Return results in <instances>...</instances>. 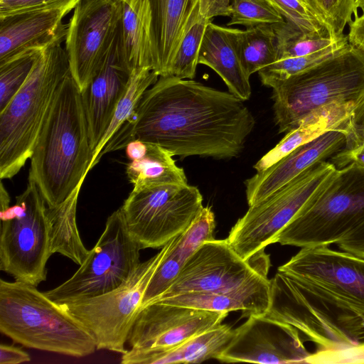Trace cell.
<instances>
[{"mask_svg": "<svg viewBox=\"0 0 364 364\" xmlns=\"http://www.w3.org/2000/svg\"><path fill=\"white\" fill-rule=\"evenodd\" d=\"M255 126L244 101L193 79L159 76L102 156L134 140L158 145L173 156H237Z\"/></svg>", "mask_w": 364, "mask_h": 364, "instance_id": "6da1fadb", "label": "cell"}, {"mask_svg": "<svg viewBox=\"0 0 364 364\" xmlns=\"http://www.w3.org/2000/svg\"><path fill=\"white\" fill-rule=\"evenodd\" d=\"M92 159L81 91L71 73L62 83L30 158L28 178L48 208L82 186Z\"/></svg>", "mask_w": 364, "mask_h": 364, "instance_id": "7a4b0ae2", "label": "cell"}, {"mask_svg": "<svg viewBox=\"0 0 364 364\" xmlns=\"http://www.w3.org/2000/svg\"><path fill=\"white\" fill-rule=\"evenodd\" d=\"M58 40L37 58L27 80L0 112V178L15 176L31 158L57 93L71 73Z\"/></svg>", "mask_w": 364, "mask_h": 364, "instance_id": "3957f363", "label": "cell"}, {"mask_svg": "<svg viewBox=\"0 0 364 364\" xmlns=\"http://www.w3.org/2000/svg\"><path fill=\"white\" fill-rule=\"evenodd\" d=\"M0 331L27 348L73 357L97 350L90 333L36 287L0 279Z\"/></svg>", "mask_w": 364, "mask_h": 364, "instance_id": "277c9868", "label": "cell"}, {"mask_svg": "<svg viewBox=\"0 0 364 364\" xmlns=\"http://www.w3.org/2000/svg\"><path fill=\"white\" fill-rule=\"evenodd\" d=\"M268 87L279 133L296 128L310 113L333 102L364 105V53L350 44L336 55Z\"/></svg>", "mask_w": 364, "mask_h": 364, "instance_id": "5b68a950", "label": "cell"}, {"mask_svg": "<svg viewBox=\"0 0 364 364\" xmlns=\"http://www.w3.org/2000/svg\"><path fill=\"white\" fill-rule=\"evenodd\" d=\"M270 287L266 315L295 328L316 345L315 353L341 352L364 344V316L315 296L279 271L270 280Z\"/></svg>", "mask_w": 364, "mask_h": 364, "instance_id": "8992f818", "label": "cell"}, {"mask_svg": "<svg viewBox=\"0 0 364 364\" xmlns=\"http://www.w3.org/2000/svg\"><path fill=\"white\" fill-rule=\"evenodd\" d=\"M364 223V168H337L331 181L283 229L275 242L299 247L336 244Z\"/></svg>", "mask_w": 364, "mask_h": 364, "instance_id": "52a82bcc", "label": "cell"}, {"mask_svg": "<svg viewBox=\"0 0 364 364\" xmlns=\"http://www.w3.org/2000/svg\"><path fill=\"white\" fill-rule=\"evenodd\" d=\"M36 183L10 203L0 204V269L15 280L37 287L47 279L50 250L48 206Z\"/></svg>", "mask_w": 364, "mask_h": 364, "instance_id": "ba28073f", "label": "cell"}, {"mask_svg": "<svg viewBox=\"0 0 364 364\" xmlns=\"http://www.w3.org/2000/svg\"><path fill=\"white\" fill-rule=\"evenodd\" d=\"M336 171L328 160L318 161L267 198L249 206L232 228L227 238L230 245L242 259H248L274 243L283 229L331 181Z\"/></svg>", "mask_w": 364, "mask_h": 364, "instance_id": "9c48e42d", "label": "cell"}, {"mask_svg": "<svg viewBox=\"0 0 364 364\" xmlns=\"http://www.w3.org/2000/svg\"><path fill=\"white\" fill-rule=\"evenodd\" d=\"M171 240L149 259L141 262L120 286L106 294L60 304L92 336L97 350L124 353L131 328L147 286L168 252Z\"/></svg>", "mask_w": 364, "mask_h": 364, "instance_id": "30bf717a", "label": "cell"}, {"mask_svg": "<svg viewBox=\"0 0 364 364\" xmlns=\"http://www.w3.org/2000/svg\"><path fill=\"white\" fill-rule=\"evenodd\" d=\"M141 250L129 234L119 208L107 218L104 231L78 269L63 284L44 293L60 304L109 292L139 264Z\"/></svg>", "mask_w": 364, "mask_h": 364, "instance_id": "8fae6325", "label": "cell"}, {"mask_svg": "<svg viewBox=\"0 0 364 364\" xmlns=\"http://www.w3.org/2000/svg\"><path fill=\"white\" fill-rule=\"evenodd\" d=\"M203 208L199 189L186 183L132 189L120 209L129 234L145 249L163 247L183 232Z\"/></svg>", "mask_w": 364, "mask_h": 364, "instance_id": "7c38bea8", "label": "cell"}, {"mask_svg": "<svg viewBox=\"0 0 364 364\" xmlns=\"http://www.w3.org/2000/svg\"><path fill=\"white\" fill-rule=\"evenodd\" d=\"M278 271L305 289L364 316V259L329 246L302 247Z\"/></svg>", "mask_w": 364, "mask_h": 364, "instance_id": "4fadbf2b", "label": "cell"}, {"mask_svg": "<svg viewBox=\"0 0 364 364\" xmlns=\"http://www.w3.org/2000/svg\"><path fill=\"white\" fill-rule=\"evenodd\" d=\"M269 266V257L264 250L244 259L232 247L228 239L205 241L159 299L189 292L214 293L230 290L258 274L267 275Z\"/></svg>", "mask_w": 364, "mask_h": 364, "instance_id": "5bb4252c", "label": "cell"}, {"mask_svg": "<svg viewBox=\"0 0 364 364\" xmlns=\"http://www.w3.org/2000/svg\"><path fill=\"white\" fill-rule=\"evenodd\" d=\"M122 17L119 0H81L74 9L65 49L80 91L89 84L120 32Z\"/></svg>", "mask_w": 364, "mask_h": 364, "instance_id": "9a60e30c", "label": "cell"}, {"mask_svg": "<svg viewBox=\"0 0 364 364\" xmlns=\"http://www.w3.org/2000/svg\"><path fill=\"white\" fill-rule=\"evenodd\" d=\"M311 355L295 328L266 314H252L234 330L230 342L216 360L224 363H306Z\"/></svg>", "mask_w": 364, "mask_h": 364, "instance_id": "2e32d148", "label": "cell"}, {"mask_svg": "<svg viewBox=\"0 0 364 364\" xmlns=\"http://www.w3.org/2000/svg\"><path fill=\"white\" fill-rule=\"evenodd\" d=\"M228 314L154 301L138 312L127 343L144 350L173 348L221 323Z\"/></svg>", "mask_w": 364, "mask_h": 364, "instance_id": "e0dca14e", "label": "cell"}, {"mask_svg": "<svg viewBox=\"0 0 364 364\" xmlns=\"http://www.w3.org/2000/svg\"><path fill=\"white\" fill-rule=\"evenodd\" d=\"M132 72L124 54L120 31L100 68L81 91L92 154L127 88Z\"/></svg>", "mask_w": 364, "mask_h": 364, "instance_id": "ac0fdd59", "label": "cell"}, {"mask_svg": "<svg viewBox=\"0 0 364 364\" xmlns=\"http://www.w3.org/2000/svg\"><path fill=\"white\" fill-rule=\"evenodd\" d=\"M353 132H326L299 146L266 170L257 171L245 181L248 205L267 198L311 165L329 160L346 146Z\"/></svg>", "mask_w": 364, "mask_h": 364, "instance_id": "d6986e66", "label": "cell"}, {"mask_svg": "<svg viewBox=\"0 0 364 364\" xmlns=\"http://www.w3.org/2000/svg\"><path fill=\"white\" fill-rule=\"evenodd\" d=\"M68 14L60 9L32 10L0 18V63L32 48L44 49L65 40Z\"/></svg>", "mask_w": 364, "mask_h": 364, "instance_id": "ffe728a7", "label": "cell"}, {"mask_svg": "<svg viewBox=\"0 0 364 364\" xmlns=\"http://www.w3.org/2000/svg\"><path fill=\"white\" fill-rule=\"evenodd\" d=\"M237 28L208 25L198 53V63L213 70L230 92L243 101L250 99L252 89L243 68L238 46Z\"/></svg>", "mask_w": 364, "mask_h": 364, "instance_id": "44dd1931", "label": "cell"}, {"mask_svg": "<svg viewBox=\"0 0 364 364\" xmlns=\"http://www.w3.org/2000/svg\"><path fill=\"white\" fill-rule=\"evenodd\" d=\"M270 280L258 274L242 285L214 293L189 292L160 298L166 304L229 313L240 310L243 316L266 314L270 306Z\"/></svg>", "mask_w": 364, "mask_h": 364, "instance_id": "7402d4cb", "label": "cell"}, {"mask_svg": "<svg viewBox=\"0 0 364 364\" xmlns=\"http://www.w3.org/2000/svg\"><path fill=\"white\" fill-rule=\"evenodd\" d=\"M215 227V215L211 207H203L189 226L172 239L168 252L147 286L141 309L158 299L173 282L199 247L204 242L214 239Z\"/></svg>", "mask_w": 364, "mask_h": 364, "instance_id": "603a6c76", "label": "cell"}, {"mask_svg": "<svg viewBox=\"0 0 364 364\" xmlns=\"http://www.w3.org/2000/svg\"><path fill=\"white\" fill-rule=\"evenodd\" d=\"M234 330L218 324L170 348L144 350L131 348L122 354L123 364L199 363L216 358L230 342Z\"/></svg>", "mask_w": 364, "mask_h": 364, "instance_id": "cb8c5ba5", "label": "cell"}, {"mask_svg": "<svg viewBox=\"0 0 364 364\" xmlns=\"http://www.w3.org/2000/svg\"><path fill=\"white\" fill-rule=\"evenodd\" d=\"M122 6V44L133 70L148 68L159 76V58L150 0H119Z\"/></svg>", "mask_w": 364, "mask_h": 364, "instance_id": "d4e9b609", "label": "cell"}, {"mask_svg": "<svg viewBox=\"0 0 364 364\" xmlns=\"http://www.w3.org/2000/svg\"><path fill=\"white\" fill-rule=\"evenodd\" d=\"M124 149L129 159L126 173L133 189L188 183L184 170L176 164L173 156L164 148L134 140Z\"/></svg>", "mask_w": 364, "mask_h": 364, "instance_id": "484cf974", "label": "cell"}, {"mask_svg": "<svg viewBox=\"0 0 364 364\" xmlns=\"http://www.w3.org/2000/svg\"><path fill=\"white\" fill-rule=\"evenodd\" d=\"M200 0H150L159 58V76H169L172 63Z\"/></svg>", "mask_w": 364, "mask_h": 364, "instance_id": "4316f807", "label": "cell"}, {"mask_svg": "<svg viewBox=\"0 0 364 364\" xmlns=\"http://www.w3.org/2000/svg\"><path fill=\"white\" fill-rule=\"evenodd\" d=\"M231 0H200L197 13L191 20L173 58L170 75L193 79L200 47L208 25L214 17L230 16Z\"/></svg>", "mask_w": 364, "mask_h": 364, "instance_id": "83f0119b", "label": "cell"}, {"mask_svg": "<svg viewBox=\"0 0 364 364\" xmlns=\"http://www.w3.org/2000/svg\"><path fill=\"white\" fill-rule=\"evenodd\" d=\"M81 186L62 203L48 208L50 250L59 253L78 265L87 257L90 250L84 245L76 223L77 203Z\"/></svg>", "mask_w": 364, "mask_h": 364, "instance_id": "f1b7e54d", "label": "cell"}, {"mask_svg": "<svg viewBox=\"0 0 364 364\" xmlns=\"http://www.w3.org/2000/svg\"><path fill=\"white\" fill-rule=\"evenodd\" d=\"M159 77L155 72L148 68L132 70L127 88L119 101L105 134L93 151L90 170L100 160L101 152L109 141L132 116L144 92Z\"/></svg>", "mask_w": 364, "mask_h": 364, "instance_id": "f546056e", "label": "cell"}, {"mask_svg": "<svg viewBox=\"0 0 364 364\" xmlns=\"http://www.w3.org/2000/svg\"><path fill=\"white\" fill-rule=\"evenodd\" d=\"M241 62L248 77L277 60L276 33L273 25L239 30Z\"/></svg>", "mask_w": 364, "mask_h": 364, "instance_id": "4dcf8cb0", "label": "cell"}, {"mask_svg": "<svg viewBox=\"0 0 364 364\" xmlns=\"http://www.w3.org/2000/svg\"><path fill=\"white\" fill-rule=\"evenodd\" d=\"M277 38V60L301 57L323 50L342 39L318 33H306L287 23L273 25Z\"/></svg>", "mask_w": 364, "mask_h": 364, "instance_id": "1f68e13d", "label": "cell"}, {"mask_svg": "<svg viewBox=\"0 0 364 364\" xmlns=\"http://www.w3.org/2000/svg\"><path fill=\"white\" fill-rule=\"evenodd\" d=\"M349 45L348 36H345L336 43L312 54L277 60L258 72L261 82L268 87L272 82L285 80L336 55Z\"/></svg>", "mask_w": 364, "mask_h": 364, "instance_id": "d6a6232c", "label": "cell"}, {"mask_svg": "<svg viewBox=\"0 0 364 364\" xmlns=\"http://www.w3.org/2000/svg\"><path fill=\"white\" fill-rule=\"evenodd\" d=\"M42 50L28 49L0 63V112L26 82Z\"/></svg>", "mask_w": 364, "mask_h": 364, "instance_id": "836d02e7", "label": "cell"}, {"mask_svg": "<svg viewBox=\"0 0 364 364\" xmlns=\"http://www.w3.org/2000/svg\"><path fill=\"white\" fill-rule=\"evenodd\" d=\"M230 20L228 26L240 25L252 28L262 25H276L285 20L265 0H231Z\"/></svg>", "mask_w": 364, "mask_h": 364, "instance_id": "e575fe53", "label": "cell"}, {"mask_svg": "<svg viewBox=\"0 0 364 364\" xmlns=\"http://www.w3.org/2000/svg\"><path fill=\"white\" fill-rule=\"evenodd\" d=\"M310 9L334 38L343 36L346 26L358 16L355 0H311Z\"/></svg>", "mask_w": 364, "mask_h": 364, "instance_id": "d590c367", "label": "cell"}, {"mask_svg": "<svg viewBox=\"0 0 364 364\" xmlns=\"http://www.w3.org/2000/svg\"><path fill=\"white\" fill-rule=\"evenodd\" d=\"M265 1L280 14L287 23L295 26L301 31L331 36L323 23L303 1Z\"/></svg>", "mask_w": 364, "mask_h": 364, "instance_id": "8d00e7d4", "label": "cell"}, {"mask_svg": "<svg viewBox=\"0 0 364 364\" xmlns=\"http://www.w3.org/2000/svg\"><path fill=\"white\" fill-rule=\"evenodd\" d=\"M81 0H0V18L32 10L60 9L68 14Z\"/></svg>", "mask_w": 364, "mask_h": 364, "instance_id": "74e56055", "label": "cell"}, {"mask_svg": "<svg viewBox=\"0 0 364 364\" xmlns=\"http://www.w3.org/2000/svg\"><path fill=\"white\" fill-rule=\"evenodd\" d=\"M328 161L336 168L350 164L364 168V124L358 125L357 129L350 136L346 146Z\"/></svg>", "mask_w": 364, "mask_h": 364, "instance_id": "f35d334b", "label": "cell"}, {"mask_svg": "<svg viewBox=\"0 0 364 364\" xmlns=\"http://www.w3.org/2000/svg\"><path fill=\"white\" fill-rule=\"evenodd\" d=\"M311 363H364V344L349 350L323 354H312Z\"/></svg>", "mask_w": 364, "mask_h": 364, "instance_id": "ab89813d", "label": "cell"}, {"mask_svg": "<svg viewBox=\"0 0 364 364\" xmlns=\"http://www.w3.org/2000/svg\"><path fill=\"white\" fill-rule=\"evenodd\" d=\"M341 250L364 259V223L336 243Z\"/></svg>", "mask_w": 364, "mask_h": 364, "instance_id": "60d3db41", "label": "cell"}, {"mask_svg": "<svg viewBox=\"0 0 364 364\" xmlns=\"http://www.w3.org/2000/svg\"><path fill=\"white\" fill-rule=\"evenodd\" d=\"M30 360V355L21 348L3 343L0 345V364H19Z\"/></svg>", "mask_w": 364, "mask_h": 364, "instance_id": "b9f144b4", "label": "cell"}, {"mask_svg": "<svg viewBox=\"0 0 364 364\" xmlns=\"http://www.w3.org/2000/svg\"><path fill=\"white\" fill-rule=\"evenodd\" d=\"M348 41L364 53V14L355 17L349 24Z\"/></svg>", "mask_w": 364, "mask_h": 364, "instance_id": "7bdbcfd3", "label": "cell"}, {"mask_svg": "<svg viewBox=\"0 0 364 364\" xmlns=\"http://www.w3.org/2000/svg\"><path fill=\"white\" fill-rule=\"evenodd\" d=\"M355 6L356 11L360 9L363 14H364V0H355Z\"/></svg>", "mask_w": 364, "mask_h": 364, "instance_id": "ee69618b", "label": "cell"}, {"mask_svg": "<svg viewBox=\"0 0 364 364\" xmlns=\"http://www.w3.org/2000/svg\"><path fill=\"white\" fill-rule=\"evenodd\" d=\"M301 1H303L309 7L311 0H301Z\"/></svg>", "mask_w": 364, "mask_h": 364, "instance_id": "f6af8a7d", "label": "cell"}]
</instances>
